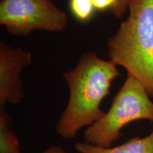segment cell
Wrapping results in <instances>:
<instances>
[{"label":"cell","mask_w":153,"mask_h":153,"mask_svg":"<svg viewBox=\"0 0 153 153\" xmlns=\"http://www.w3.org/2000/svg\"><path fill=\"white\" fill-rule=\"evenodd\" d=\"M62 75L69 88V99L55 130L62 138L71 139L82 128L104 117L106 112L101 108V103L120 72L112 61L89 51L80 57L75 68Z\"/></svg>","instance_id":"cell-1"},{"label":"cell","mask_w":153,"mask_h":153,"mask_svg":"<svg viewBox=\"0 0 153 153\" xmlns=\"http://www.w3.org/2000/svg\"><path fill=\"white\" fill-rule=\"evenodd\" d=\"M129 14L107 41L108 55L153 99V0H130Z\"/></svg>","instance_id":"cell-2"},{"label":"cell","mask_w":153,"mask_h":153,"mask_svg":"<svg viewBox=\"0 0 153 153\" xmlns=\"http://www.w3.org/2000/svg\"><path fill=\"white\" fill-rule=\"evenodd\" d=\"M138 80L127 74L125 82L113 99L109 110L99 121L86 129L84 142L110 148L122 136L124 126L137 120L153 122V101Z\"/></svg>","instance_id":"cell-3"},{"label":"cell","mask_w":153,"mask_h":153,"mask_svg":"<svg viewBox=\"0 0 153 153\" xmlns=\"http://www.w3.org/2000/svg\"><path fill=\"white\" fill-rule=\"evenodd\" d=\"M68 16L51 0H1L0 24L11 35L27 36L33 30L59 32Z\"/></svg>","instance_id":"cell-4"},{"label":"cell","mask_w":153,"mask_h":153,"mask_svg":"<svg viewBox=\"0 0 153 153\" xmlns=\"http://www.w3.org/2000/svg\"><path fill=\"white\" fill-rule=\"evenodd\" d=\"M32 62V53L22 48H12L0 41V106L17 104L24 97L22 69Z\"/></svg>","instance_id":"cell-5"},{"label":"cell","mask_w":153,"mask_h":153,"mask_svg":"<svg viewBox=\"0 0 153 153\" xmlns=\"http://www.w3.org/2000/svg\"><path fill=\"white\" fill-rule=\"evenodd\" d=\"M75 149L79 153H153V131L147 136L134 137L114 148L79 142L75 144Z\"/></svg>","instance_id":"cell-6"},{"label":"cell","mask_w":153,"mask_h":153,"mask_svg":"<svg viewBox=\"0 0 153 153\" xmlns=\"http://www.w3.org/2000/svg\"><path fill=\"white\" fill-rule=\"evenodd\" d=\"M0 153H22L18 137L13 129V119L0 106Z\"/></svg>","instance_id":"cell-7"},{"label":"cell","mask_w":153,"mask_h":153,"mask_svg":"<svg viewBox=\"0 0 153 153\" xmlns=\"http://www.w3.org/2000/svg\"><path fill=\"white\" fill-rule=\"evenodd\" d=\"M69 4L72 15L81 22L90 20L96 11L91 0H70Z\"/></svg>","instance_id":"cell-8"},{"label":"cell","mask_w":153,"mask_h":153,"mask_svg":"<svg viewBox=\"0 0 153 153\" xmlns=\"http://www.w3.org/2000/svg\"><path fill=\"white\" fill-rule=\"evenodd\" d=\"M130 0H116V3L111 13L117 19H120L128 11Z\"/></svg>","instance_id":"cell-9"},{"label":"cell","mask_w":153,"mask_h":153,"mask_svg":"<svg viewBox=\"0 0 153 153\" xmlns=\"http://www.w3.org/2000/svg\"><path fill=\"white\" fill-rule=\"evenodd\" d=\"M96 10L110 11L114 9L116 3V0H91Z\"/></svg>","instance_id":"cell-10"},{"label":"cell","mask_w":153,"mask_h":153,"mask_svg":"<svg viewBox=\"0 0 153 153\" xmlns=\"http://www.w3.org/2000/svg\"><path fill=\"white\" fill-rule=\"evenodd\" d=\"M40 153H72L67 152L63 149L62 147L57 146V145H51L43 152Z\"/></svg>","instance_id":"cell-11"}]
</instances>
